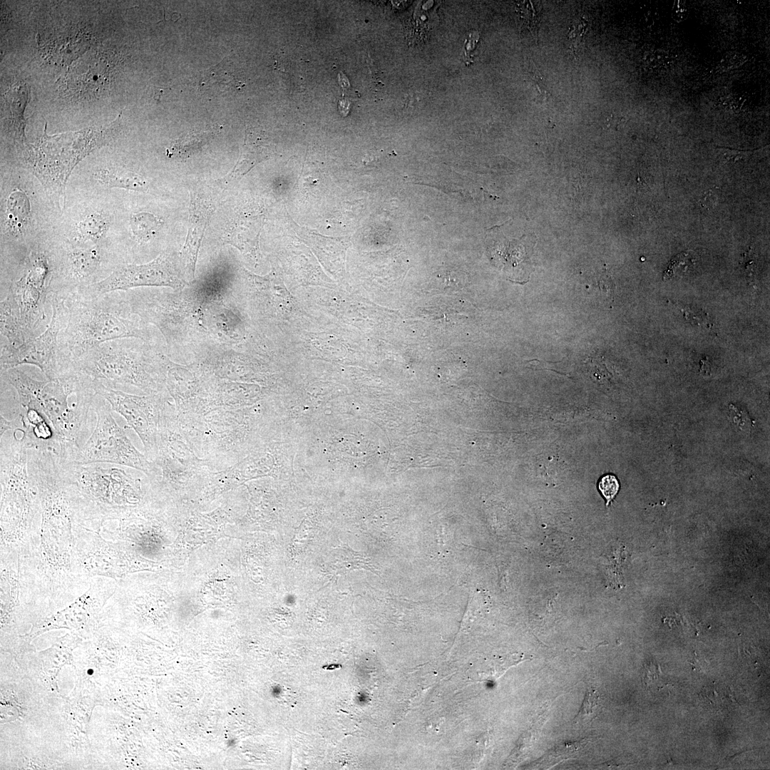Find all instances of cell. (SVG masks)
Wrapping results in <instances>:
<instances>
[{
    "label": "cell",
    "mask_w": 770,
    "mask_h": 770,
    "mask_svg": "<svg viewBox=\"0 0 770 770\" xmlns=\"http://www.w3.org/2000/svg\"><path fill=\"white\" fill-rule=\"evenodd\" d=\"M271 153L272 146L266 135L261 130L247 128L239 159L227 175L221 179L220 185L225 189L231 186L255 165L267 159Z\"/></svg>",
    "instance_id": "cell-15"
},
{
    "label": "cell",
    "mask_w": 770,
    "mask_h": 770,
    "mask_svg": "<svg viewBox=\"0 0 770 770\" xmlns=\"http://www.w3.org/2000/svg\"><path fill=\"white\" fill-rule=\"evenodd\" d=\"M61 465L77 520L85 525L98 529L106 521L131 515L145 498L136 469L105 463Z\"/></svg>",
    "instance_id": "cell-4"
},
{
    "label": "cell",
    "mask_w": 770,
    "mask_h": 770,
    "mask_svg": "<svg viewBox=\"0 0 770 770\" xmlns=\"http://www.w3.org/2000/svg\"><path fill=\"white\" fill-rule=\"evenodd\" d=\"M164 362L165 388L175 401L178 416L192 413L203 396L204 381L200 371L175 364L165 356Z\"/></svg>",
    "instance_id": "cell-14"
},
{
    "label": "cell",
    "mask_w": 770,
    "mask_h": 770,
    "mask_svg": "<svg viewBox=\"0 0 770 770\" xmlns=\"http://www.w3.org/2000/svg\"><path fill=\"white\" fill-rule=\"evenodd\" d=\"M185 282L178 273L172 257L162 253L144 264H120L101 282L76 293L100 295L140 287H169L180 289ZM75 293V294H76Z\"/></svg>",
    "instance_id": "cell-12"
},
{
    "label": "cell",
    "mask_w": 770,
    "mask_h": 770,
    "mask_svg": "<svg viewBox=\"0 0 770 770\" xmlns=\"http://www.w3.org/2000/svg\"><path fill=\"white\" fill-rule=\"evenodd\" d=\"M600 696L593 687H588L582 702L581 708L578 713L575 722L588 719L593 717L600 707Z\"/></svg>",
    "instance_id": "cell-20"
},
{
    "label": "cell",
    "mask_w": 770,
    "mask_h": 770,
    "mask_svg": "<svg viewBox=\"0 0 770 770\" xmlns=\"http://www.w3.org/2000/svg\"><path fill=\"white\" fill-rule=\"evenodd\" d=\"M93 178L102 185L137 192L149 190L148 180L141 175L125 167L108 165L96 169Z\"/></svg>",
    "instance_id": "cell-17"
},
{
    "label": "cell",
    "mask_w": 770,
    "mask_h": 770,
    "mask_svg": "<svg viewBox=\"0 0 770 770\" xmlns=\"http://www.w3.org/2000/svg\"><path fill=\"white\" fill-rule=\"evenodd\" d=\"M729 416L734 425L739 429L743 431L750 429L751 419L744 411L730 404Z\"/></svg>",
    "instance_id": "cell-22"
},
{
    "label": "cell",
    "mask_w": 770,
    "mask_h": 770,
    "mask_svg": "<svg viewBox=\"0 0 770 770\" xmlns=\"http://www.w3.org/2000/svg\"><path fill=\"white\" fill-rule=\"evenodd\" d=\"M153 463L158 469V477L151 481L153 486L205 483L213 471L197 455L179 422L174 405L168 401L160 411L158 453Z\"/></svg>",
    "instance_id": "cell-8"
},
{
    "label": "cell",
    "mask_w": 770,
    "mask_h": 770,
    "mask_svg": "<svg viewBox=\"0 0 770 770\" xmlns=\"http://www.w3.org/2000/svg\"><path fill=\"white\" fill-rule=\"evenodd\" d=\"M672 14L673 19L678 22L684 21L688 16L687 9L681 1H674Z\"/></svg>",
    "instance_id": "cell-25"
},
{
    "label": "cell",
    "mask_w": 770,
    "mask_h": 770,
    "mask_svg": "<svg viewBox=\"0 0 770 770\" xmlns=\"http://www.w3.org/2000/svg\"><path fill=\"white\" fill-rule=\"evenodd\" d=\"M683 307L684 308H682V309L681 308V310H682V312L687 316L688 319L692 321V318H694L693 320H692V322L694 323L697 322L699 324L702 323V324H705L706 322H707V320H704L702 317L696 316V314H694L695 312H692V309H690L687 307Z\"/></svg>",
    "instance_id": "cell-27"
},
{
    "label": "cell",
    "mask_w": 770,
    "mask_h": 770,
    "mask_svg": "<svg viewBox=\"0 0 770 770\" xmlns=\"http://www.w3.org/2000/svg\"><path fill=\"white\" fill-rule=\"evenodd\" d=\"M188 230L180 253L185 277L194 279L197 255L210 218L217 206V197L212 189L197 183L190 187Z\"/></svg>",
    "instance_id": "cell-13"
},
{
    "label": "cell",
    "mask_w": 770,
    "mask_h": 770,
    "mask_svg": "<svg viewBox=\"0 0 770 770\" xmlns=\"http://www.w3.org/2000/svg\"><path fill=\"white\" fill-rule=\"evenodd\" d=\"M749 151H735L727 149L723 154L724 158L727 161L736 162L747 157Z\"/></svg>",
    "instance_id": "cell-26"
},
{
    "label": "cell",
    "mask_w": 770,
    "mask_h": 770,
    "mask_svg": "<svg viewBox=\"0 0 770 770\" xmlns=\"http://www.w3.org/2000/svg\"><path fill=\"white\" fill-rule=\"evenodd\" d=\"M1 437V547L17 552L41 523L38 488L28 470L30 445L21 431Z\"/></svg>",
    "instance_id": "cell-5"
},
{
    "label": "cell",
    "mask_w": 770,
    "mask_h": 770,
    "mask_svg": "<svg viewBox=\"0 0 770 770\" xmlns=\"http://www.w3.org/2000/svg\"><path fill=\"white\" fill-rule=\"evenodd\" d=\"M51 305V321L40 335L16 349H1V370L30 364L38 367L48 379L60 378L58 335L67 324L68 312L63 298L56 294H53Z\"/></svg>",
    "instance_id": "cell-11"
},
{
    "label": "cell",
    "mask_w": 770,
    "mask_h": 770,
    "mask_svg": "<svg viewBox=\"0 0 770 770\" xmlns=\"http://www.w3.org/2000/svg\"><path fill=\"white\" fill-rule=\"evenodd\" d=\"M746 57L742 53L736 52L727 53L720 61V67L723 70L736 68L744 64Z\"/></svg>",
    "instance_id": "cell-23"
},
{
    "label": "cell",
    "mask_w": 770,
    "mask_h": 770,
    "mask_svg": "<svg viewBox=\"0 0 770 770\" xmlns=\"http://www.w3.org/2000/svg\"><path fill=\"white\" fill-rule=\"evenodd\" d=\"M41 523L19 550L23 603L62 605L77 599L91 579L81 571L75 553L76 520L68 498L51 495L41 500Z\"/></svg>",
    "instance_id": "cell-1"
},
{
    "label": "cell",
    "mask_w": 770,
    "mask_h": 770,
    "mask_svg": "<svg viewBox=\"0 0 770 770\" xmlns=\"http://www.w3.org/2000/svg\"><path fill=\"white\" fill-rule=\"evenodd\" d=\"M96 422L93 431L73 463H114L143 472L150 481L158 476L155 463L132 444L112 415L109 403L96 394L93 401Z\"/></svg>",
    "instance_id": "cell-9"
},
{
    "label": "cell",
    "mask_w": 770,
    "mask_h": 770,
    "mask_svg": "<svg viewBox=\"0 0 770 770\" xmlns=\"http://www.w3.org/2000/svg\"><path fill=\"white\" fill-rule=\"evenodd\" d=\"M1 380L14 389L21 408L43 413L54 430L60 461L74 463L93 431L97 393L91 382L74 372L41 381L17 367L1 370Z\"/></svg>",
    "instance_id": "cell-2"
},
{
    "label": "cell",
    "mask_w": 770,
    "mask_h": 770,
    "mask_svg": "<svg viewBox=\"0 0 770 770\" xmlns=\"http://www.w3.org/2000/svg\"><path fill=\"white\" fill-rule=\"evenodd\" d=\"M56 274V252L34 248L1 286L0 318L19 327L25 343L40 335L51 321Z\"/></svg>",
    "instance_id": "cell-6"
},
{
    "label": "cell",
    "mask_w": 770,
    "mask_h": 770,
    "mask_svg": "<svg viewBox=\"0 0 770 770\" xmlns=\"http://www.w3.org/2000/svg\"><path fill=\"white\" fill-rule=\"evenodd\" d=\"M111 225L109 216L102 211L90 212L76 222L72 245L94 246L105 236Z\"/></svg>",
    "instance_id": "cell-18"
},
{
    "label": "cell",
    "mask_w": 770,
    "mask_h": 770,
    "mask_svg": "<svg viewBox=\"0 0 770 770\" xmlns=\"http://www.w3.org/2000/svg\"><path fill=\"white\" fill-rule=\"evenodd\" d=\"M91 387L121 415L138 435L145 456L153 462L158 453V422L161 409L168 401L165 393L135 395L91 381Z\"/></svg>",
    "instance_id": "cell-10"
},
{
    "label": "cell",
    "mask_w": 770,
    "mask_h": 770,
    "mask_svg": "<svg viewBox=\"0 0 770 770\" xmlns=\"http://www.w3.org/2000/svg\"><path fill=\"white\" fill-rule=\"evenodd\" d=\"M617 478L611 474L602 476L598 482V489L606 500V506L612 502L619 491Z\"/></svg>",
    "instance_id": "cell-21"
},
{
    "label": "cell",
    "mask_w": 770,
    "mask_h": 770,
    "mask_svg": "<svg viewBox=\"0 0 770 770\" xmlns=\"http://www.w3.org/2000/svg\"><path fill=\"white\" fill-rule=\"evenodd\" d=\"M163 225L159 216L148 212H138L130 217V226L134 239L146 243L155 237Z\"/></svg>",
    "instance_id": "cell-19"
},
{
    "label": "cell",
    "mask_w": 770,
    "mask_h": 770,
    "mask_svg": "<svg viewBox=\"0 0 770 770\" xmlns=\"http://www.w3.org/2000/svg\"><path fill=\"white\" fill-rule=\"evenodd\" d=\"M31 221V204L27 192L20 187L10 190L4 202L3 230L13 239L24 237Z\"/></svg>",
    "instance_id": "cell-16"
},
{
    "label": "cell",
    "mask_w": 770,
    "mask_h": 770,
    "mask_svg": "<svg viewBox=\"0 0 770 770\" xmlns=\"http://www.w3.org/2000/svg\"><path fill=\"white\" fill-rule=\"evenodd\" d=\"M122 292L76 293L63 298L68 317L58 335L61 376L69 371L73 361L103 343L123 338L150 340L149 329L131 316Z\"/></svg>",
    "instance_id": "cell-3"
},
{
    "label": "cell",
    "mask_w": 770,
    "mask_h": 770,
    "mask_svg": "<svg viewBox=\"0 0 770 770\" xmlns=\"http://www.w3.org/2000/svg\"><path fill=\"white\" fill-rule=\"evenodd\" d=\"M135 339H115L93 348L71 363L70 371L114 389L120 384L146 394L164 393V355Z\"/></svg>",
    "instance_id": "cell-7"
},
{
    "label": "cell",
    "mask_w": 770,
    "mask_h": 770,
    "mask_svg": "<svg viewBox=\"0 0 770 770\" xmlns=\"http://www.w3.org/2000/svg\"><path fill=\"white\" fill-rule=\"evenodd\" d=\"M667 58L664 51L657 50L647 54L646 61L652 67L658 68L664 65Z\"/></svg>",
    "instance_id": "cell-24"
}]
</instances>
